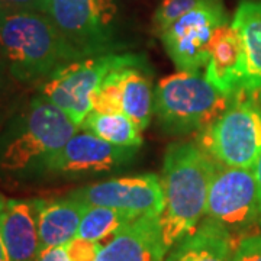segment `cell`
<instances>
[{
    "label": "cell",
    "instance_id": "1",
    "mask_svg": "<svg viewBox=\"0 0 261 261\" xmlns=\"http://www.w3.org/2000/svg\"><path fill=\"white\" fill-rule=\"evenodd\" d=\"M86 57L47 13L0 5V58L16 80L42 82L61 65Z\"/></svg>",
    "mask_w": 261,
    "mask_h": 261
},
{
    "label": "cell",
    "instance_id": "2",
    "mask_svg": "<svg viewBox=\"0 0 261 261\" xmlns=\"http://www.w3.org/2000/svg\"><path fill=\"white\" fill-rule=\"evenodd\" d=\"M216 161L195 142L168 145L163 161L164 209L160 216L166 251L192 232L206 214Z\"/></svg>",
    "mask_w": 261,
    "mask_h": 261
},
{
    "label": "cell",
    "instance_id": "3",
    "mask_svg": "<svg viewBox=\"0 0 261 261\" xmlns=\"http://www.w3.org/2000/svg\"><path fill=\"white\" fill-rule=\"evenodd\" d=\"M80 129L67 113L38 96L0 138V170L23 176L44 171L49 159Z\"/></svg>",
    "mask_w": 261,
    "mask_h": 261
},
{
    "label": "cell",
    "instance_id": "4",
    "mask_svg": "<svg viewBox=\"0 0 261 261\" xmlns=\"http://www.w3.org/2000/svg\"><path fill=\"white\" fill-rule=\"evenodd\" d=\"M233 94L216 89L205 74L180 71L160 80L154 92V115L164 132H202L228 109Z\"/></svg>",
    "mask_w": 261,
    "mask_h": 261
},
{
    "label": "cell",
    "instance_id": "5",
    "mask_svg": "<svg viewBox=\"0 0 261 261\" xmlns=\"http://www.w3.org/2000/svg\"><path fill=\"white\" fill-rule=\"evenodd\" d=\"M197 144L222 166L254 168L261 155V100L237 92L228 109L197 134Z\"/></svg>",
    "mask_w": 261,
    "mask_h": 261
},
{
    "label": "cell",
    "instance_id": "6",
    "mask_svg": "<svg viewBox=\"0 0 261 261\" xmlns=\"http://www.w3.org/2000/svg\"><path fill=\"white\" fill-rule=\"evenodd\" d=\"M137 54H102L86 57L61 65L39 86V96L63 109L75 125L83 123L90 113V96L115 70L141 65Z\"/></svg>",
    "mask_w": 261,
    "mask_h": 261
},
{
    "label": "cell",
    "instance_id": "7",
    "mask_svg": "<svg viewBox=\"0 0 261 261\" xmlns=\"http://www.w3.org/2000/svg\"><path fill=\"white\" fill-rule=\"evenodd\" d=\"M45 13L84 56L111 54L119 47L115 0H47Z\"/></svg>",
    "mask_w": 261,
    "mask_h": 261
},
{
    "label": "cell",
    "instance_id": "8",
    "mask_svg": "<svg viewBox=\"0 0 261 261\" xmlns=\"http://www.w3.org/2000/svg\"><path fill=\"white\" fill-rule=\"evenodd\" d=\"M205 216L235 235L260 229L258 186L254 168H237L216 163L211 181Z\"/></svg>",
    "mask_w": 261,
    "mask_h": 261
},
{
    "label": "cell",
    "instance_id": "9",
    "mask_svg": "<svg viewBox=\"0 0 261 261\" xmlns=\"http://www.w3.org/2000/svg\"><path fill=\"white\" fill-rule=\"evenodd\" d=\"M228 23L221 0H202L161 35L168 57L180 71L197 73L207 63V45L214 31Z\"/></svg>",
    "mask_w": 261,
    "mask_h": 261
},
{
    "label": "cell",
    "instance_id": "10",
    "mask_svg": "<svg viewBox=\"0 0 261 261\" xmlns=\"http://www.w3.org/2000/svg\"><path fill=\"white\" fill-rule=\"evenodd\" d=\"M70 195L86 205L108 206L137 218L144 215L161 216L164 209L163 183L152 173L97 181L75 189Z\"/></svg>",
    "mask_w": 261,
    "mask_h": 261
},
{
    "label": "cell",
    "instance_id": "11",
    "mask_svg": "<svg viewBox=\"0 0 261 261\" xmlns=\"http://www.w3.org/2000/svg\"><path fill=\"white\" fill-rule=\"evenodd\" d=\"M138 148L121 147L79 129L60 151L49 159L45 173L57 176H83L108 173L135 159Z\"/></svg>",
    "mask_w": 261,
    "mask_h": 261
},
{
    "label": "cell",
    "instance_id": "12",
    "mask_svg": "<svg viewBox=\"0 0 261 261\" xmlns=\"http://www.w3.org/2000/svg\"><path fill=\"white\" fill-rule=\"evenodd\" d=\"M161 222L157 215H144L103 244L96 261H164Z\"/></svg>",
    "mask_w": 261,
    "mask_h": 261
},
{
    "label": "cell",
    "instance_id": "13",
    "mask_svg": "<svg viewBox=\"0 0 261 261\" xmlns=\"http://www.w3.org/2000/svg\"><path fill=\"white\" fill-rule=\"evenodd\" d=\"M205 77L226 94H235L243 89V42L231 23L218 27L211 37Z\"/></svg>",
    "mask_w": 261,
    "mask_h": 261
},
{
    "label": "cell",
    "instance_id": "14",
    "mask_svg": "<svg viewBox=\"0 0 261 261\" xmlns=\"http://www.w3.org/2000/svg\"><path fill=\"white\" fill-rule=\"evenodd\" d=\"M0 232L10 261H35L39 245L37 199H10L0 212Z\"/></svg>",
    "mask_w": 261,
    "mask_h": 261
},
{
    "label": "cell",
    "instance_id": "15",
    "mask_svg": "<svg viewBox=\"0 0 261 261\" xmlns=\"http://www.w3.org/2000/svg\"><path fill=\"white\" fill-rule=\"evenodd\" d=\"M235 241L224 225L206 216L167 252L164 261H231Z\"/></svg>",
    "mask_w": 261,
    "mask_h": 261
},
{
    "label": "cell",
    "instance_id": "16",
    "mask_svg": "<svg viewBox=\"0 0 261 261\" xmlns=\"http://www.w3.org/2000/svg\"><path fill=\"white\" fill-rule=\"evenodd\" d=\"M41 248L65 245L79 231L87 206L70 193L61 197L37 199Z\"/></svg>",
    "mask_w": 261,
    "mask_h": 261
},
{
    "label": "cell",
    "instance_id": "17",
    "mask_svg": "<svg viewBox=\"0 0 261 261\" xmlns=\"http://www.w3.org/2000/svg\"><path fill=\"white\" fill-rule=\"evenodd\" d=\"M244 49V92L261 89V2L244 0L235 10L232 22Z\"/></svg>",
    "mask_w": 261,
    "mask_h": 261
},
{
    "label": "cell",
    "instance_id": "18",
    "mask_svg": "<svg viewBox=\"0 0 261 261\" xmlns=\"http://www.w3.org/2000/svg\"><path fill=\"white\" fill-rule=\"evenodd\" d=\"M122 111L142 132L154 113V92L141 65H129L122 70Z\"/></svg>",
    "mask_w": 261,
    "mask_h": 261
},
{
    "label": "cell",
    "instance_id": "19",
    "mask_svg": "<svg viewBox=\"0 0 261 261\" xmlns=\"http://www.w3.org/2000/svg\"><path fill=\"white\" fill-rule=\"evenodd\" d=\"M80 129L89 130L96 137L121 147H135L142 145V137L138 126L134 123L128 115L119 113H97L90 112L84 118Z\"/></svg>",
    "mask_w": 261,
    "mask_h": 261
},
{
    "label": "cell",
    "instance_id": "20",
    "mask_svg": "<svg viewBox=\"0 0 261 261\" xmlns=\"http://www.w3.org/2000/svg\"><path fill=\"white\" fill-rule=\"evenodd\" d=\"M135 219L137 216L126 214L119 209H113L108 206L89 205L82 218L77 237L99 241V243L105 240L109 241Z\"/></svg>",
    "mask_w": 261,
    "mask_h": 261
},
{
    "label": "cell",
    "instance_id": "21",
    "mask_svg": "<svg viewBox=\"0 0 261 261\" xmlns=\"http://www.w3.org/2000/svg\"><path fill=\"white\" fill-rule=\"evenodd\" d=\"M122 70H115L90 96V112L119 113L122 111Z\"/></svg>",
    "mask_w": 261,
    "mask_h": 261
},
{
    "label": "cell",
    "instance_id": "22",
    "mask_svg": "<svg viewBox=\"0 0 261 261\" xmlns=\"http://www.w3.org/2000/svg\"><path fill=\"white\" fill-rule=\"evenodd\" d=\"M200 2L202 0H163L152 18L155 34L161 37L174 22L196 8Z\"/></svg>",
    "mask_w": 261,
    "mask_h": 261
},
{
    "label": "cell",
    "instance_id": "23",
    "mask_svg": "<svg viewBox=\"0 0 261 261\" xmlns=\"http://www.w3.org/2000/svg\"><path fill=\"white\" fill-rule=\"evenodd\" d=\"M102 247L103 244L99 241H92L77 235L64 245L70 261H96Z\"/></svg>",
    "mask_w": 261,
    "mask_h": 261
},
{
    "label": "cell",
    "instance_id": "24",
    "mask_svg": "<svg viewBox=\"0 0 261 261\" xmlns=\"http://www.w3.org/2000/svg\"><path fill=\"white\" fill-rule=\"evenodd\" d=\"M231 261H261V232L240 237L235 241Z\"/></svg>",
    "mask_w": 261,
    "mask_h": 261
},
{
    "label": "cell",
    "instance_id": "25",
    "mask_svg": "<svg viewBox=\"0 0 261 261\" xmlns=\"http://www.w3.org/2000/svg\"><path fill=\"white\" fill-rule=\"evenodd\" d=\"M0 5L10 9L37 10L45 13L47 0H0Z\"/></svg>",
    "mask_w": 261,
    "mask_h": 261
},
{
    "label": "cell",
    "instance_id": "26",
    "mask_svg": "<svg viewBox=\"0 0 261 261\" xmlns=\"http://www.w3.org/2000/svg\"><path fill=\"white\" fill-rule=\"evenodd\" d=\"M35 261H70V258L65 252L64 245H58V247L41 248Z\"/></svg>",
    "mask_w": 261,
    "mask_h": 261
},
{
    "label": "cell",
    "instance_id": "27",
    "mask_svg": "<svg viewBox=\"0 0 261 261\" xmlns=\"http://www.w3.org/2000/svg\"><path fill=\"white\" fill-rule=\"evenodd\" d=\"M254 174H255V180H257V186H258V203H260V221H258V226L261 229V155L258 161L254 166Z\"/></svg>",
    "mask_w": 261,
    "mask_h": 261
},
{
    "label": "cell",
    "instance_id": "28",
    "mask_svg": "<svg viewBox=\"0 0 261 261\" xmlns=\"http://www.w3.org/2000/svg\"><path fill=\"white\" fill-rule=\"evenodd\" d=\"M0 261H10L8 250H6L5 243H3V238H2V232H0Z\"/></svg>",
    "mask_w": 261,
    "mask_h": 261
},
{
    "label": "cell",
    "instance_id": "29",
    "mask_svg": "<svg viewBox=\"0 0 261 261\" xmlns=\"http://www.w3.org/2000/svg\"><path fill=\"white\" fill-rule=\"evenodd\" d=\"M6 202H8V200H6L3 196L0 195V212L3 211V207H5V205H6Z\"/></svg>",
    "mask_w": 261,
    "mask_h": 261
},
{
    "label": "cell",
    "instance_id": "30",
    "mask_svg": "<svg viewBox=\"0 0 261 261\" xmlns=\"http://www.w3.org/2000/svg\"><path fill=\"white\" fill-rule=\"evenodd\" d=\"M254 94H255V97H257L258 100H261V89H258L257 92H254Z\"/></svg>",
    "mask_w": 261,
    "mask_h": 261
}]
</instances>
